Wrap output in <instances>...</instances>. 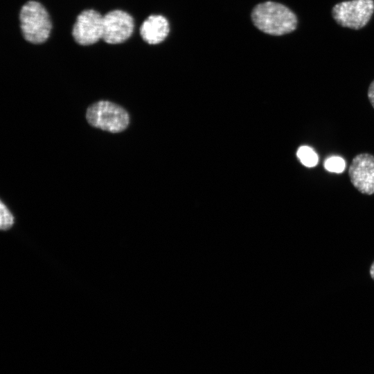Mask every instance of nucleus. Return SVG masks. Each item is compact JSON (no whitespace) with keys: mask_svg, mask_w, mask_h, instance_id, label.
I'll return each mask as SVG.
<instances>
[{"mask_svg":"<svg viewBox=\"0 0 374 374\" xmlns=\"http://www.w3.org/2000/svg\"><path fill=\"white\" fill-rule=\"evenodd\" d=\"M367 96L371 106L374 109V80L369 84Z\"/></svg>","mask_w":374,"mask_h":374,"instance_id":"nucleus-12","label":"nucleus"},{"mask_svg":"<svg viewBox=\"0 0 374 374\" xmlns=\"http://www.w3.org/2000/svg\"><path fill=\"white\" fill-rule=\"evenodd\" d=\"M374 12L373 0H348L335 4L333 19L342 27L359 30L364 27Z\"/></svg>","mask_w":374,"mask_h":374,"instance_id":"nucleus-4","label":"nucleus"},{"mask_svg":"<svg viewBox=\"0 0 374 374\" xmlns=\"http://www.w3.org/2000/svg\"><path fill=\"white\" fill-rule=\"evenodd\" d=\"M325 168L328 171L340 173L345 169V162L341 157H332L326 161Z\"/></svg>","mask_w":374,"mask_h":374,"instance_id":"nucleus-10","label":"nucleus"},{"mask_svg":"<svg viewBox=\"0 0 374 374\" xmlns=\"http://www.w3.org/2000/svg\"><path fill=\"white\" fill-rule=\"evenodd\" d=\"M1 220L0 225L2 230H7L11 227L14 222V217L6 205L1 202Z\"/></svg>","mask_w":374,"mask_h":374,"instance_id":"nucleus-11","label":"nucleus"},{"mask_svg":"<svg viewBox=\"0 0 374 374\" xmlns=\"http://www.w3.org/2000/svg\"><path fill=\"white\" fill-rule=\"evenodd\" d=\"M170 26L168 20L161 15H150L140 28L143 39L150 44H157L168 36Z\"/></svg>","mask_w":374,"mask_h":374,"instance_id":"nucleus-8","label":"nucleus"},{"mask_svg":"<svg viewBox=\"0 0 374 374\" xmlns=\"http://www.w3.org/2000/svg\"><path fill=\"white\" fill-rule=\"evenodd\" d=\"M370 274L371 278L374 280V262L371 265V269H370Z\"/></svg>","mask_w":374,"mask_h":374,"instance_id":"nucleus-13","label":"nucleus"},{"mask_svg":"<svg viewBox=\"0 0 374 374\" xmlns=\"http://www.w3.org/2000/svg\"><path fill=\"white\" fill-rule=\"evenodd\" d=\"M251 19L260 30L274 36L293 32L298 24L296 15L289 8L274 1L256 6L251 12Z\"/></svg>","mask_w":374,"mask_h":374,"instance_id":"nucleus-1","label":"nucleus"},{"mask_svg":"<svg viewBox=\"0 0 374 374\" xmlns=\"http://www.w3.org/2000/svg\"><path fill=\"white\" fill-rule=\"evenodd\" d=\"M297 157L301 162L307 167H313L318 162V157L314 151L308 147L301 146L297 151Z\"/></svg>","mask_w":374,"mask_h":374,"instance_id":"nucleus-9","label":"nucleus"},{"mask_svg":"<svg viewBox=\"0 0 374 374\" xmlns=\"http://www.w3.org/2000/svg\"><path fill=\"white\" fill-rule=\"evenodd\" d=\"M103 17L97 11L88 9L77 17L72 30L75 41L80 45L87 46L103 38Z\"/></svg>","mask_w":374,"mask_h":374,"instance_id":"nucleus-5","label":"nucleus"},{"mask_svg":"<svg viewBox=\"0 0 374 374\" xmlns=\"http://www.w3.org/2000/svg\"><path fill=\"white\" fill-rule=\"evenodd\" d=\"M134 19L127 12L114 10L103 16V39L112 44L126 41L132 34Z\"/></svg>","mask_w":374,"mask_h":374,"instance_id":"nucleus-6","label":"nucleus"},{"mask_svg":"<svg viewBox=\"0 0 374 374\" xmlns=\"http://www.w3.org/2000/svg\"><path fill=\"white\" fill-rule=\"evenodd\" d=\"M348 175L353 186L362 194H374V156L356 155L349 166Z\"/></svg>","mask_w":374,"mask_h":374,"instance_id":"nucleus-7","label":"nucleus"},{"mask_svg":"<svg viewBox=\"0 0 374 374\" xmlns=\"http://www.w3.org/2000/svg\"><path fill=\"white\" fill-rule=\"evenodd\" d=\"M86 118L90 125L112 133L124 131L130 123L125 109L107 100L98 101L88 107Z\"/></svg>","mask_w":374,"mask_h":374,"instance_id":"nucleus-3","label":"nucleus"},{"mask_svg":"<svg viewBox=\"0 0 374 374\" xmlns=\"http://www.w3.org/2000/svg\"><path fill=\"white\" fill-rule=\"evenodd\" d=\"M20 26L24 39L33 44H42L48 37L52 28L46 8L39 2L29 1L19 13Z\"/></svg>","mask_w":374,"mask_h":374,"instance_id":"nucleus-2","label":"nucleus"}]
</instances>
